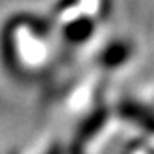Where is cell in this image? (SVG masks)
<instances>
[{"instance_id":"cell-1","label":"cell","mask_w":154,"mask_h":154,"mask_svg":"<svg viewBox=\"0 0 154 154\" xmlns=\"http://www.w3.org/2000/svg\"><path fill=\"white\" fill-rule=\"evenodd\" d=\"M132 56V45H128L126 41H113L109 47H106L100 54V63L104 67H121L125 65Z\"/></svg>"},{"instance_id":"cell-2","label":"cell","mask_w":154,"mask_h":154,"mask_svg":"<svg viewBox=\"0 0 154 154\" xmlns=\"http://www.w3.org/2000/svg\"><path fill=\"white\" fill-rule=\"evenodd\" d=\"M95 34V20L89 17H78L65 24V37L71 43H84Z\"/></svg>"}]
</instances>
